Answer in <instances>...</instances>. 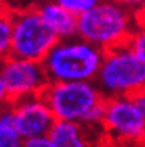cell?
<instances>
[{"instance_id": "obj_18", "label": "cell", "mask_w": 145, "mask_h": 147, "mask_svg": "<svg viewBox=\"0 0 145 147\" xmlns=\"http://www.w3.org/2000/svg\"><path fill=\"white\" fill-rule=\"evenodd\" d=\"M132 98H134V101H136V104H137V107L140 109L142 115L145 117V90L139 91L137 94H134Z\"/></svg>"}, {"instance_id": "obj_7", "label": "cell", "mask_w": 145, "mask_h": 147, "mask_svg": "<svg viewBox=\"0 0 145 147\" xmlns=\"http://www.w3.org/2000/svg\"><path fill=\"white\" fill-rule=\"evenodd\" d=\"M0 77L7 86L11 102L27 96L42 94L50 80L40 61L7 56L0 61Z\"/></svg>"}, {"instance_id": "obj_1", "label": "cell", "mask_w": 145, "mask_h": 147, "mask_svg": "<svg viewBox=\"0 0 145 147\" xmlns=\"http://www.w3.org/2000/svg\"><path fill=\"white\" fill-rule=\"evenodd\" d=\"M56 120L80 123L86 128L101 126L105 98L94 80L50 82L42 91Z\"/></svg>"}, {"instance_id": "obj_19", "label": "cell", "mask_w": 145, "mask_h": 147, "mask_svg": "<svg viewBox=\"0 0 145 147\" xmlns=\"http://www.w3.org/2000/svg\"><path fill=\"white\" fill-rule=\"evenodd\" d=\"M136 21L137 22H145V5H144V8H142L139 13H136Z\"/></svg>"}, {"instance_id": "obj_17", "label": "cell", "mask_w": 145, "mask_h": 147, "mask_svg": "<svg viewBox=\"0 0 145 147\" xmlns=\"http://www.w3.org/2000/svg\"><path fill=\"white\" fill-rule=\"evenodd\" d=\"M11 104V99L8 96V91H7V86H5L3 80L0 77V107H5V106H10Z\"/></svg>"}, {"instance_id": "obj_9", "label": "cell", "mask_w": 145, "mask_h": 147, "mask_svg": "<svg viewBox=\"0 0 145 147\" xmlns=\"http://www.w3.org/2000/svg\"><path fill=\"white\" fill-rule=\"evenodd\" d=\"M42 21L56 34L58 38L77 35V16L62 8L53 0H42L35 7Z\"/></svg>"}, {"instance_id": "obj_10", "label": "cell", "mask_w": 145, "mask_h": 147, "mask_svg": "<svg viewBox=\"0 0 145 147\" xmlns=\"http://www.w3.org/2000/svg\"><path fill=\"white\" fill-rule=\"evenodd\" d=\"M46 136L53 147H91L88 128L73 121L56 120Z\"/></svg>"}, {"instance_id": "obj_3", "label": "cell", "mask_w": 145, "mask_h": 147, "mask_svg": "<svg viewBox=\"0 0 145 147\" xmlns=\"http://www.w3.org/2000/svg\"><path fill=\"white\" fill-rule=\"evenodd\" d=\"M134 27L136 13L113 0H101L77 18V37L102 51L124 45Z\"/></svg>"}, {"instance_id": "obj_16", "label": "cell", "mask_w": 145, "mask_h": 147, "mask_svg": "<svg viewBox=\"0 0 145 147\" xmlns=\"http://www.w3.org/2000/svg\"><path fill=\"white\" fill-rule=\"evenodd\" d=\"M113 2L123 5L124 8L131 10L132 13H139V11L144 8V5H145V0H113Z\"/></svg>"}, {"instance_id": "obj_12", "label": "cell", "mask_w": 145, "mask_h": 147, "mask_svg": "<svg viewBox=\"0 0 145 147\" xmlns=\"http://www.w3.org/2000/svg\"><path fill=\"white\" fill-rule=\"evenodd\" d=\"M11 51V15L0 8V61Z\"/></svg>"}, {"instance_id": "obj_4", "label": "cell", "mask_w": 145, "mask_h": 147, "mask_svg": "<svg viewBox=\"0 0 145 147\" xmlns=\"http://www.w3.org/2000/svg\"><path fill=\"white\" fill-rule=\"evenodd\" d=\"M94 83L105 99L134 96L145 90V63L126 43L110 48L104 51Z\"/></svg>"}, {"instance_id": "obj_6", "label": "cell", "mask_w": 145, "mask_h": 147, "mask_svg": "<svg viewBox=\"0 0 145 147\" xmlns=\"http://www.w3.org/2000/svg\"><path fill=\"white\" fill-rule=\"evenodd\" d=\"M101 126L115 141H145V117L142 115L132 96L107 98Z\"/></svg>"}, {"instance_id": "obj_11", "label": "cell", "mask_w": 145, "mask_h": 147, "mask_svg": "<svg viewBox=\"0 0 145 147\" xmlns=\"http://www.w3.org/2000/svg\"><path fill=\"white\" fill-rule=\"evenodd\" d=\"M22 138L13 120L11 104L0 107V147H21Z\"/></svg>"}, {"instance_id": "obj_5", "label": "cell", "mask_w": 145, "mask_h": 147, "mask_svg": "<svg viewBox=\"0 0 145 147\" xmlns=\"http://www.w3.org/2000/svg\"><path fill=\"white\" fill-rule=\"evenodd\" d=\"M59 38L42 21L35 8L11 15V56L40 61Z\"/></svg>"}, {"instance_id": "obj_8", "label": "cell", "mask_w": 145, "mask_h": 147, "mask_svg": "<svg viewBox=\"0 0 145 147\" xmlns=\"http://www.w3.org/2000/svg\"><path fill=\"white\" fill-rule=\"evenodd\" d=\"M13 120L22 139L45 136L54 125V115L42 94L27 96L11 102Z\"/></svg>"}, {"instance_id": "obj_13", "label": "cell", "mask_w": 145, "mask_h": 147, "mask_svg": "<svg viewBox=\"0 0 145 147\" xmlns=\"http://www.w3.org/2000/svg\"><path fill=\"white\" fill-rule=\"evenodd\" d=\"M126 45L145 63V22L136 21V27L131 32Z\"/></svg>"}, {"instance_id": "obj_2", "label": "cell", "mask_w": 145, "mask_h": 147, "mask_svg": "<svg viewBox=\"0 0 145 147\" xmlns=\"http://www.w3.org/2000/svg\"><path fill=\"white\" fill-rule=\"evenodd\" d=\"M104 51L80 37L59 38L42 59L50 82H91L97 75Z\"/></svg>"}, {"instance_id": "obj_15", "label": "cell", "mask_w": 145, "mask_h": 147, "mask_svg": "<svg viewBox=\"0 0 145 147\" xmlns=\"http://www.w3.org/2000/svg\"><path fill=\"white\" fill-rule=\"evenodd\" d=\"M21 147H53L50 142V138L45 136H34V138H26L22 139Z\"/></svg>"}, {"instance_id": "obj_14", "label": "cell", "mask_w": 145, "mask_h": 147, "mask_svg": "<svg viewBox=\"0 0 145 147\" xmlns=\"http://www.w3.org/2000/svg\"><path fill=\"white\" fill-rule=\"evenodd\" d=\"M53 2H56L58 5H61L62 8H65L67 11H70L72 15L78 18L80 15L91 10L96 3H99L101 0H53Z\"/></svg>"}]
</instances>
